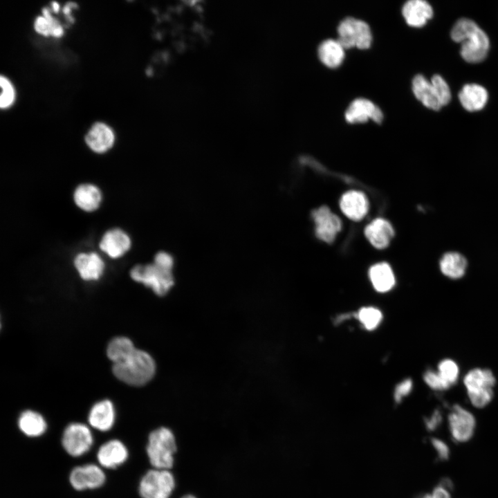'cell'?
Segmentation results:
<instances>
[{"mask_svg": "<svg viewBox=\"0 0 498 498\" xmlns=\"http://www.w3.org/2000/svg\"><path fill=\"white\" fill-rule=\"evenodd\" d=\"M450 36L454 42L461 44L460 54L465 62L477 64L486 59L490 48L489 38L472 19H459L453 26Z\"/></svg>", "mask_w": 498, "mask_h": 498, "instance_id": "cell-1", "label": "cell"}, {"mask_svg": "<svg viewBox=\"0 0 498 498\" xmlns=\"http://www.w3.org/2000/svg\"><path fill=\"white\" fill-rule=\"evenodd\" d=\"M113 372L121 381L133 386L148 382L154 376L156 365L147 352L136 349L122 362L113 365Z\"/></svg>", "mask_w": 498, "mask_h": 498, "instance_id": "cell-2", "label": "cell"}, {"mask_svg": "<svg viewBox=\"0 0 498 498\" xmlns=\"http://www.w3.org/2000/svg\"><path fill=\"white\" fill-rule=\"evenodd\" d=\"M146 451L149 462L155 469H170L173 465V455L176 451L172 431L166 427L152 431L148 438Z\"/></svg>", "mask_w": 498, "mask_h": 498, "instance_id": "cell-3", "label": "cell"}, {"mask_svg": "<svg viewBox=\"0 0 498 498\" xmlns=\"http://www.w3.org/2000/svg\"><path fill=\"white\" fill-rule=\"evenodd\" d=\"M130 277L135 282L151 288L159 296L165 295L174 284L172 270L154 263L133 266L130 270Z\"/></svg>", "mask_w": 498, "mask_h": 498, "instance_id": "cell-4", "label": "cell"}, {"mask_svg": "<svg viewBox=\"0 0 498 498\" xmlns=\"http://www.w3.org/2000/svg\"><path fill=\"white\" fill-rule=\"evenodd\" d=\"M338 41L346 48L356 47L367 49L372 42V34L368 24L362 20L348 17L338 26Z\"/></svg>", "mask_w": 498, "mask_h": 498, "instance_id": "cell-5", "label": "cell"}, {"mask_svg": "<svg viewBox=\"0 0 498 498\" xmlns=\"http://www.w3.org/2000/svg\"><path fill=\"white\" fill-rule=\"evenodd\" d=\"M175 486L168 470H150L142 477L138 491L142 498H169Z\"/></svg>", "mask_w": 498, "mask_h": 498, "instance_id": "cell-6", "label": "cell"}, {"mask_svg": "<svg viewBox=\"0 0 498 498\" xmlns=\"http://www.w3.org/2000/svg\"><path fill=\"white\" fill-rule=\"evenodd\" d=\"M448 430L454 443H465L474 436L476 430L474 416L467 409L454 405L448 416Z\"/></svg>", "mask_w": 498, "mask_h": 498, "instance_id": "cell-7", "label": "cell"}, {"mask_svg": "<svg viewBox=\"0 0 498 498\" xmlns=\"http://www.w3.org/2000/svg\"><path fill=\"white\" fill-rule=\"evenodd\" d=\"M93 443V437L89 427L81 423H72L64 429L62 445L71 456L78 457L86 453Z\"/></svg>", "mask_w": 498, "mask_h": 498, "instance_id": "cell-8", "label": "cell"}, {"mask_svg": "<svg viewBox=\"0 0 498 498\" xmlns=\"http://www.w3.org/2000/svg\"><path fill=\"white\" fill-rule=\"evenodd\" d=\"M68 479L75 490L82 491L100 488L105 483L106 475L100 465L87 463L73 468Z\"/></svg>", "mask_w": 498, "mask_h": 498, "instance_id": "cell-9", "label": "cell"}, {"mask_svg": "<svg viewBox=\"0 0 498 498\" xmlns=\"http://www.w3.org/2000/svg\"><path fill=\"white\" fill-rule=\"evenodd\" d=\"M311 215L315 223L317 237L324 242L332 243L341 230L340 219L325 205L314 210Z\"/></svg>", "mask_w": 498, "mask_h": 498, "instance_id": "cell-10", "label": "cell"}, {"mask_svg": "<svg viewBox=\"0 0 498 498\" xmlns=\"http://www.w3.org/2000/svg\"><path fill=\"white\" fill-rule=\"evenodd\" d=\"M344 118L350 124L365 122L369 119L380 124L383 119L382 110L371 100L359 98L353 100L344 113Z\"/></svg>", "mask_w": 498, "mask_h": 498, "instance_id": "cell-11", "label": "cell"}, {"mask_svg": "<svg viewBox=\"0 0 498 498\" xmlns=\"http://www.w3.org/2000/svg\"><path fill=\"white\" fill-rule=\"evenodd\" d=\"M129 452L126 445L118 439H111L104 443L97 452V460L101 467L115 469L122 465L128 459Z\"/></svg>", "mask_w": 498, "mask_h": 498, "instance_id": "cell-12", "label": "cell"}, {"mask_svg": "<svg viewBox=\"0 0 498 498\" xmlns=\"http://www.w3.org/2000/svg\"><path fill=\"white\" fill-rule=\"evenodd\" d=\"M131 241L129 235L120 228L107 230L102 237L100 250L112 259H118L130 249Z\"/></svg>", "mask_w": 498, "mask_h": 498, "instance_id": "cell-13", "label": "cell"}, {"mask_svg": "<svg viewBox=\"0 0 498 498\" xmlns=\"http://www.w3.org/2000/svg\"><path fill=\"white\" fill-rule=\"evenodd\" d=\"M85 142L93 151L104 154L114 145L115 134L112 129L105 123H94L85 136Z\"/></svg>", "mask_w": 498, "mask_h": 498, "instance_id": "cell-14", "label": "cell"}, {"mask_svg": "<svg viewBox=\"0 0 498 498\" xmlns=\"http://www.w3.org/2000/svg\"><path fill=\"white\" fill-rule=\"evenodd\" d=\"M340 207L347 217L351 220L358 221L367 214L369 210V201L363 192L350 190L342 196Z\"/></svg>", "mask_w": 498, "mask_h": 498, "instance_id": "cell-15", "label": "cell"}, {"mask_svg": "<svg viewBox=\"0 0 498 498\" xmlns=\"http://www.w3.org/2000/svg\"><path fill=\"white\" fill-rule=\"evenodd\" d=\"M74 266L80 277L86 281L98 279L104 270V263L94 252H81L74 259Z\"/></svg>", "mask_w": 498, "mask_h": 498, "instance_id": "cell-16", "label": "cell"}, {"mask_svg": "<svg viewBox=\"0 0 498 498\" xmlns=\"http://www.w3.org/2000/svg\"><path fill=\"white\" fill-rule=\"evenodd\" d=\"M115 419V409L113 403L109 400H103L95 403L91 408L88 416L90 425L101 432L110 430Z\"/></svg>", "mask_w": 498, "mask_h": 498, "instance_id": "cell-17", "label": "cell"}, {"mask_svg": "<svg viewBox=\"0 0 498 498\" xmlns=\"http://www.w3.org/2000/svg\"><path fill=\"white\" fill-rule=\"evenodd\" d=\"M402 14L409 26L420 28L432 17L433 9L425 0H409L403 6Z\"/></svg>", "mask_w": 498, "mask_h": 498, "instance_id": "cell-18", "label": "cell"}, {"mask_svg": "<svg viewBox=\"0 0 498 498\" xmlns=\"http://www.w3.org/2000/svg\"><path fill=\"white\" fill-rule=\"evenodd\" d=\"M462 107L468 111L481 110L487 104L488 93L481 85L477 84H465L458 94Z\"/></svg>", "mask_w": 498, "mask_h": 498, "instance_id": "cell-19", "label": "cell"}, {"mask_svg": "<svg viewBox=\"0 0 498 498\" xmlns=\"http://www.w3.org/2000/svg\"><path fill=\"white\" fill-rule=\"evenodd\" d=\"M365 234L373 246L378 249H384L394 237V231L388 221L378 218L365 227Z\"/></svg>", "mask_w": 498, "mask_h": 498, "instance_id": "cell-20", "label": "cell"}, {"mask_svg": "<svg viewBox=\"0 0 498 498\" xmlns=\"http://www.w3.org/2000/svg\"><path fill=\"white\" fill-rule=\"evenodd\" d=\"M73 201L75 205L85 212H93L100 205L102 193L93 184L82 183L79 185L73 192Z\"/></svg>", "mask_w": 498, "mask_h": 498, "instance_id": "cell-21", "label": "cell"}, {"mask_svg": "<svg viewBox=\"0 0 498 498\" xmlns=\"http://www.w3.org/2000/svg\"><path fill=\"white\" fill-rule=\"evenodd\" d=\"M412 89L415 97L427 108L439 111L442 107L433 85L423 75L414 76Z\"/></svg>", "mask_w": 498, "mask_h": 498, "instance_id": "cell-22", "label": "cell"}, {"mask_svg": "<svg viewBox=\"0 0 498 498\" xmlns=\"http://www.w3.org/2000/svg\"><path fill=\"white\" fill-rule=\"evenodd\" d=\"M317 55L326 66L334 68L342 64L345 53L344 47L338 39H327L319 45Z\"/></svg>", "mask_w": 498, "mask_h": 498, "instance_id": "cell-23", "label": "cell"}, {"mask_svg": "<svg viewBox=\"0 0 498 498\" xmlns=\"http://www.w3.org/2000/svg\"><path fill=\"white\" fill-rule=\"evenodd\" d=\"M18 427L26 436L39 437L45 433L47 423L39 413L28 409L20 414L18 418Z\"/></svg>", "mask_w": 498, "mask_h": 498, "instance_id": "cell-24", "label": "cell"}, {"mask_svg": "<svg viewBox=\"0 0 498 498\" xmlns=\"http://www.w3.org/2000/svg\"><path fill=\"white\" fill-rule=\"evenodd\" d=\"M468 266L465 257L457 252H448L445 253L439 261V268L441 273L451 279H459L465 273Z\"/></svg>", "mask_w": 498, "mask_h": 498, "instance_id": "cell-25", "label": "cell"}, {"mask_svg": "<svg viewBox=\"0 0 498 498\" xmlns=\"http://www.w3.org/2000/svg\"><path fill=\"white\" fill-rule=\"evenodd\" d=\"M369 276L374 288L381 293L387 292L395 284V277L390 266L380 262L372 266Z\"/></svg>", "mask_w": 498, "mask_h": 498, "instance_id": "cell-26", "label": "cell"}, {"mask_svg": "<svg viewBox=\"0 0 498 498\" xmlns=\"http://www.w3.org/2000/svg\"><path fill=\"white\" fill-rule=\"evenodd\" d=\"M496 380L492 372L487 369L475 368L469 371L463 378L467 392L486 388H493Z\"/></svg>", "mask_w": 498, "mask_h": 498, "instance_id": "cell-27", "label": "cell"}, {"mask_svg": "<svg viewBox=\"0 0 498 498\" xmlns=\"http://www.w3.org/2000/svg\"><path fill=\"white\" fill-rule=\"evenodd\" d=\"M35 30L44 36L61 37L64 35V28L60 22L52 16L50 10L42 9V16L37 17L34 22Z\"/></svg>", "mask_w": 498, "mask_h": 498, "instance_id": "cell-28", "label": "cell"}, {"mask_svg": "<svg viewBox=\"0 0 498 498\" xmlns=\"http://www.w3.org/2000/svg\"><path fill=\"white\" fill-rule=\"evenodd\" d=\"M136 349L131 340L128 338L117 337L108 344L107 354L114 365L124 360Z\"/></svg>", "mask_w": 498, "mask_h": 498, "instance_id": "cell-29", "label": "cell"}, {"mask_svg": "<svg viewBox=\"0 0 498 498\" xmlns=\"http://www.w3.org/2000/svg\"><path fill=\"white\" fill-rule=\"evenodd\" d=\"M437 371L451 386L457 381L459 376V366L451 359L441 360L438 365Z\"/></svg>", "mask_w": 498, "mask_h": 498, "instance_id": "cell-30", "label": "cell"}, {"mask_svg": "<svg viewBox=\"0 0 498 498\" xmlns=\"http://www.w3.org/2000/svg\"><path fill=\"white\" fill-rule=\"evenodd\" d=\"M359 320L368 330H373L378 326L382 320L381 312L374 307H364L358 314Z\"/></svg>", "mask_w": 498, "mask_h": 498, "instance_id": "cell-31", "label": "cell"}, {"mask_svg": "<svg viewBox=\"0 0 498 498\" xmlns=\"http://www.w3.org/2000/svg\"><path fill=\"white\" fill-rule=\"evenodd\" d=\"M441 106L447 105L451 100V91L446 81L439 75H434L431 78Z\"/></svg>", "mask_w": 498, "mask_h": 498, "instance_id": "cell-32", "label": "cell"}, {"mask_svg": "<svg viewBox=\"0 0 498 498\" xmlns=\"http://www.w3.org/2000/svg\"><path fill=\"white\" fill-rule=\"evenodd\" d=\"M1 93L0 98V107L2 109L9 108L15 100V91L10 80L4 76H1Z\"/></svg>", "mask_w": 498, "mask_h": 498, "instance_id": "cell-33", "label": "cell"}, {"mask_svg": "<svg viewBox=\"0 0 498 498\" xmlns=\"http://www.w3.org/2000/svg\"><path fill=\"white\" fill-rule=\"evenodd\" d=\"M471 404L477 408H482L488 405L493 397L492 388H486L476 391L468 392Z\"/></svg>", "mask_w": 498, "mask_h": 498, "instance_id": "cell-34", "label": "cell"}, {"mask_svg": "<svg viewBox=\"0 0 498 498\" xmlns=\"http://www.w3.org/2000/svg\"><path fill=\"white\" fill-rule=\"evenodd\" d=\"M423 378L425 383L434 390H445L451 387V385L441 376L437 371L427 370L425 373Z\"/></svg>", "mask_w": 498, "mask_h": 498, "instance_id": "cell-35", "label": "cell"}, {"mask_svg": "<svg viewBox=\"0 0 498 498\" xmlns=\"http://www.w3.org/2000/svg\"><path fill=\"white\" fill-rule=\"evenodd\" d=\"M454 483L448 477H443L430 493L431 498H452Z\"/></svg>", "mask_w": 498, "mask_h": 498, "instance_id": "cell-36", "label": "cell"}, {"mask_svg": "<svg viewBox=\"0 0 498 498\" xmlns=\"http://www.w3.org/2000/svg\"><path fill=\"white\" fill-rule=\"evenodd\" d=\"M430 442L435 451L438 461L443 462L450 459V449L445 441L438 437H432Z\"/></svg>", "mask_w": 498, "mask_h": 498, "instance_id": "cell-37", "label": "cell"}, {"mask_svg": "<svg viewBox=\"0 0 498 498\" xmlns=\"http://www.w3.org/2000/svg\"><path fill=\"white\" fill-rule=\"evenodd\" d=\"M427 431L434 432L439 428L443 422V415L439 409H435L432 414L424 421Z\"/></svg>", "mask_w": 498, "mask_h": 498, "instance_id": "cell-38", "label": "cell"}, {"mask_svg": "<svg viewBox=\"0 0 498 498\" xmlns=\"http://www.w3.org/2000/svg\"><path fill=\"white\" fill-rule=\"evenodd\" d=\"M154 264L164 269L172 270L174 266V259L170 254L160 251L155 255Z\"/></svg>", "mask_w": 498, "mask_h": 498, "instance_id": "cell-39", "label": "cell"}, {"mask_svg": "<svg viewBox=\"0 0 498 498\" xmlns=\"http://www.w3.org/2000/svg\"><path fill=\"white\" fill-rule=\"evenodd\" d=\"M412 389V381L410 379H406L399 383L394 393V398L397 402H400L401 399L408 395Z\"/></svg>", "mask_w": 498, "mask_h": 498, "instance_id": "cell-40", "label": "cell"}, {"mask_svg": "<svg viewBox=\"0 0 498 498\" xmlns=\"http://www.w3.org/2000/svg\"><path fill=\"white\" fill-rule=\"evenodd\" d=\"M77 8V5L75 3L73 2H68L66 6L64 7L62 11L63 13L65 15V17H66L67 21L68 23L72 24L74 22V19L71 16V12L73 8Z\"/></svg>", "mask_w": 498, "mask_h": 498, "instance_id": "cell-41", "label": "cell"}, {"mask_svg": "<svg viewBox=\"0 0 498 498\" xmlns=\"http://www.w3.org/2000/svg\"><path fill=\"white\" fill-rule=\"evenodd\" d=\"M51 7H52V10L56 13H57L60 9V6H59V3L56 1L51 2Z\"/></svg>", "mask_w": 498, "mask_h": 498, "instance_id": "cell-42", "label": "cell"}, {"mask_svg": "<svg viewBox=\"0 0 498 498\" xmlns=\"http://www.w3.org/2000/svg\"><path fill=\"white\" fill-rule=\"evenodd\" d=\"M421 498H431V497L429 493H427V494L423 495Z\"/></svg>", "mask_w": 498, "mask_h": 498, "instance_id": "cell-43", "label": "cell"}, {"mask_svg": "<svg viewBox=\"0 0 498 498\" xmlns=\"http://www.w3.org/2000/svg\"><path fill=\"white\" fill-rule=\"evenodd\" d=\"M182 498H196V497L192 495H185V496L183 497Z\"/></svg>", "mask_w": 498, "mask_h": 498, "instance_id": "cell-44", "label": "cell"}]
</instances>
